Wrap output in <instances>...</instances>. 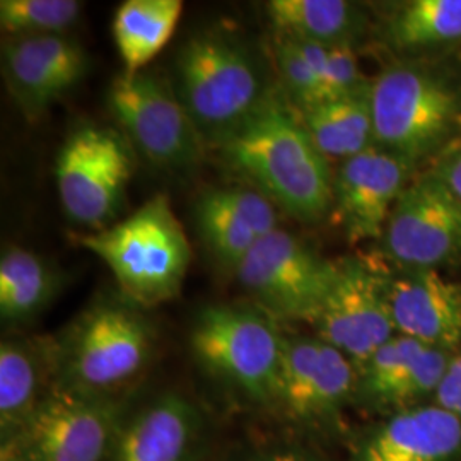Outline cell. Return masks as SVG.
<instances>
[{"instance_id": "6da1fadb", "label": "cell", "mask_w": 461, "mask_h": 461, "mask_svg": "<svg viewBox=\"0 0 461 461\" xmlns=\"http://www.w3.org/2000/svg\"><path fill=\"white\" fill-rule=\"evenodd\" d=\"M219 149L234 171L297 221L318 222L331 212L329 159L276 95Z\"/></svg>"}, {"instance_id": "7a4b0ae2", "label": "cell", "mask_w": 461, "mask_h": 461, "mask_svg": "<svg viewBox=\"0 0 461 461\" xmlns=\"http://www.w3.org/2000/svg\"><path fill=\"white\" fill-rule=\"evenodd\" d=\"M175 91L205 144L221 146L276 95L264 60L226 30L188 38L176 57Z\"/></svg>"}, {"instance_id": "3957f363", "label": "cell", "mask_w": 461, "mask_h": 461, "mask_svg": "<svg viewBox=\"0 0 461 461\" xmlns=\"http://www.w3.org/2000/svg\"><path fill=\"white\" fill-rule=\"evenodd\" d=\"M156 340L146 310L120 294L101 297L55 337L57 384L84 395L127 396Z\"/></svg>"}, {"instance_id": "277c9868", "label": "cell", "mask_w": 461, "mask_h": 461, "mask_svg": "<svg viewBox=\"0 0 461 461\" xmlns=\"http://www.w3.org/2000/svg\"><path fill=\"white\" fill-rule=\"evenodd\" d=\"M81 243L110 268L120 296L142 310L178 297L192 262L186 232L163 194Z\"/></svg>"}, {"instance_id": "5b68a950", "label": "cell", "mask_w": 461, "mask_h": 461, "mask_svg": "<svg viewBox=\"0 0 461 461\" xmlns=\"http://www.w3.org/2000/svg\"><path fill=\"white\" fill-rule=\"evenodd\" d=\"M277 323L257 306H205L190 330L195 363L249 402L276 409L285 348Z\"/></svg>"}, {"instance_id": "8992f818", "label": "cell", "mask_w": 461, "mask_h": 461, "mask_svg": "<svg viewBox=\"0 0 461 461\" xmlns=\"http://www.w3.org/2000/svg\"><path fill=\"white\" fill-rule=\"evenodd\" d=\"M375 146L411 165L439 156L456 140L461 99L455 87L428 68L396 64L371 81Z\"/></svg>"}, {"instance_id": "52a82bcc", "label": "cell", "mask_w": 461, "mask_h": 461, "mask_svg": "<svg viewBox=\"0 0 461 461\" xmlns=\"http://www.w3.org/2000/svg\"><path fill=\"white\" fill-rule=\"evenodd\" d=\"M135 149L120 129L86 123L59 150L55 178L67 217L101 230L122 211L132 178Z\"/></svg>"}, {"instance_id": "ba28073f", "label": "cell", "mask_w": 461, "mask_h": 461, "mask_svg": "<svg viewBox=\"0 0 461 461\" xmlns=\"http://www.w3.org/2000/svg\"><path fill=\"white\" fill-rule=\"evenodd\" d=\"M108 106L135 152L167 173H186L203 158L205 140L175 87L150 70L116 76Z\"/></svg>"}, {"instance_id": "9c48e42d", "label": "cell", "mask_w": 461, "mask_h": 461, "mask_svg": "<svg viewBox=\"0 0 461 461\" xmlns=\"http://www.w3.org/2000/svg\"><path fill=\"white\" fill-rule=\"evenodd\" d=\"M339 268V262L320 257L296 236L276 230L258 240L234 274L255 306L276 321L313 325Z\"/></svg>"}, {"instance_id": "30bf717a", "label": "cell", "mask_w": 461, "mask_h": 461, "mask_svg": "<svg viewBox=\"0 0 461 461\" xmlns=\"http://www.w3.org/2000/svg\"><path fill=\"white\" fill-rule=\"evenodd\" d=\"M127 407L129 395H84L57 384L13 443L24 461H108Z\"/></svg>"}, {"instance_id": "8fae6325", "label": "cell", "mask_w": 461, "mask_h": 461, "mask_svg": "<svg viewBox=\"0 0 461 461\" xmlns=\"http://www.w3.org/2000/svg\"><path fill=\"white\" fill-rule=\"evenodd\" d=\"M357 367L318 337H285L277 407L306 429L333 426L354 403Z\"/></svg>"}, {"instance_id": "7c38bea8", "label": "cell", "mask_w": 461, "mask_h": 461, "mask_svg": "<svg viewBox=\"0 0 461 461\" xmlns=\"http://www.w3.org/2000/svg\"><path fill=\"white\" fill-rule=\"evenodd\" d=\"M381 241L400 268H436L460 257V200L429 173L412 180L396 200Z\"/></svg>"}, {"instance_id": "4fadbf2b", "label": "cell", "mask_w": 461, "mask_h": 461, "mask_svg": "<svg viewBox=\"0 0 461 461\" xmlns=\"http://www.w3.org/2000/svg\"><path fill=\"white\" fill-rule=\"evenodd\" d=\"M339 277L314 320L316 337L335 347L359 369L396 337L383 274L361 260L339 262Z\"/></svg>"}, {"instance_id": "5bb4252c", "label": "cell", "mask_w": 461, "mask_h": 461, "mask_svg": "<svg viewBox=\"0 0 461 461\" xmlns=\"http://www.w3.org/2000/svg\"><path fill=\"white\" fill-rule=\"evenodd\" d=\"M86 72V51L66 34L9 36L2 43V76L28 122L47 115L83 81Z\"/></svg>"}, {"instance_id": "9a60e30c", "label": "cell", "mask_w": 461, "mask_h": 461, "mask_svg": "<svg viewBox=\"0 0 461 461\" xmlns=\"http://www.w3.org/2000/svg\"><path fill=\"white\" fill-rule=\"evenodd\" d=\"M415 166L373 146L342 161L333 176L331 212L350 241L381 240Z\"/></svg>"}, {"instance_id": "2e32d148", "label": "cell", "mask_w": 461, "mask_h": 461, "mask_svg": "<svg viewBox=\"0 0 461 461\" xmlns=\"http://www.w3.org/2000/svg\"><path fill=\"white\" fill-rule=\"evenodd\" d=\"M203 446L205 419L197 403L167 392L127 413L108 461H200Z\"/></svg>"}, {"instance_id": "e0dca14e", "label": "cell", "mask_w": 461, "mask_h": 461, "mask_svg": "<svg viewBox=\"0 0 461 461\" xmlns=\"http://www.w3.org/2000/svg\"><path fill=\"white\" fill-rule=\"evenodd\" d=\"M396 335L455 352L461 346V285L436 268L383 274Z\"/></svg>"}, {"instance_id": "ac0fdd59", "label": "cell", "mask_w": 461, "mask_h": 461, "mask_svg": "<svg viewBox=\"0 0 461 461\" xmlns=\"http://www.w3.org/2000/svg\"><path fill=\"white\" fill-rule=\"evenodd\" d=\"M57 386L55 337H4L0 344V445L16 441Z\"/></svg>"}, {"instance_id": "d6986e66", "label": "cell", "mask_w": 461, "mask_h": 461, "mask_svg": "<svg viewBox=\"0 0 461 461\" xmlns=\"http://www.w3.org/2000/svg\"><path fill=\"white\" fill-rule=\"evenodd\" d=\"M348 461H461V422L436 403L392 413L364 432Z\"/></svg>"}, {"instance_id": "ffe728a7", "label": "cell", "mask_w": 461, "mask_h": 461, "mask_svg": "<svg viewBox=\"0 0 461 461\" xmlns=\"http://www.w3.org/2000/svg\"><path fill=\"white\" fill-rule=\"evenodd\" d=\"M276 33L325 47H354L367 17L347 0H272L265 7Z\"/></svg>"}, {"instance_id": "44dd1931", "label": "cell", "mask_w": 461, "mask_h": 461, "mask_svg": "<svg viewBox=\"0 0 461 461\" xmlns=\"http://www.w3.org/2000/svg\"><path fill=\"white\" fill-rule=\"evenodd\" d=\"M62 274L32 249L7 247L0 257V318L26 325L57 297Z\"/></svg>"}, {"instance_id": "7402d4cb", "label": "cell", "mask_w": 461, "mask_h": 461, "mask_svg": "<svg viewBox=\"0 0 461 461\" xmlns=\"http://www.w3.org/2000/svg\"><path fill=\"white\" fill-rule=\"evenodd\" d=\"M369 93L371 86L350 96L296 110L303 127L327 159L346 161L375 146Z\"/></svg>"}, {"instance_id": "603a6c76", "label": "cell", "mask_w": 461, "mask_h": 461, "mask_svg": "<svg viewBox=\"0 0 461 461\" xmlns=\"http://www.w3.org/2000/svg\"><path fill=\"white\" fill-rule=\"evenodd\" d=\"M182 0H127L113 19V38L127 74L146 70L182 17Z\"/></svg>"}, {"instance_id": "cb8c5ba5", "label": "cell", "mask_w": 461, "mask_h": 461, "mask_svg": "<svg viewBox=\"0 0 461 461\" xmlns=\"http://www.w3.org/2000/svg\"><path fill=\"white\" fill-rule=\"evenodd\" d=\"M388 41L402 51L461 41V0H411L386 21Z\"/></svg>"}, {"instance_id": "d4e9b609", "label": "cell", "mask_w": 461, "mask_h": 461, "mask_svg": "<svg viewBox=\"0 0 461 461\" xmlns=\"http://www.w3.org/2000/svg\"><path fill=\"white\" fill-rule=\"evenodd\" d=\"M198 234L222 267L236 272L260 236L238 214L222 188L200 195L194 209Z\"/></svg>"}, {"instance_id": "484cf974", "label": "cell", "mask_w": 461, "mask_h": 461, "mask_svg": "<svg viewBox=\"0 0 461 461\" xmlns=\"http://www.w3.org/2000/svg\"><path fill=\"white\" fill-rule=\"evenodd\" d=\"M424 344L396 335L378 348L357 369V388L354 403L371 412L390 413L396 390L403 383L413 361L422 352Z\"/></svg>"}, {"instance_id": "4316f807", "label": "cell", "mask_w": 461, "mask_h": 461, "mask_svg": "<svg viewBox=\"0 0 461 461\" xmlns=\"http://www.w3.org/2000/svg\"><path fill=\"white\" fill-rule=\"evenodd\" d=\"M81 13L77 0H2L0 26L7 36L64 34Z\"/></svg>"}, {"instance_id": "83f0119b", "label": "cell", "mask_w": 461, "mask_h": 461, "mask_svg": "<svg viewBox=\"0 0 461 461\" xmlns=\"http://www.w3.org/2000/svg\"><path fill=\"white\" fill-rule=\"evenodd\" d=\"M272 59L282 87L296 110L312 108L329 101L325 84L321 83L303 51L297 49L293 38L277 34L272 43Z\"/></svg>"}, {"instance_id": "f1b7e54d", "label": "cell", "mask_w": 461, "mask_h": 461, "mask_svg": "<svg viewBox=\"0 0 461 461\" xmlns=\"http://www.w3.org/2000/svg\"><path fill=\"white\" fill-rule=\"evenodd\" d=\"M453 354L455 352L446 348L424 347L419 357L413 361L403 383L396 390L388 415L422 407L429 398H434L445 378Z\"/></svg>"}, {"instance_id": "f546056e", "label": "cell", "mask_w": 461, "mask_h": 461, "mask_svg": "<svg viewBox=\"0 0 461 461\" xmlns=\"http://www.w3.org/2000/svg\"><path fill=\"white\" fill-rule=\"evenodd\" d=\"M429 175L434 176L438 182L443 183L446 188L461 202V139L451 142L438 156Z\"/></svg>"}, {"instance_id": "4dcf8cb0", "label": "cell", "mask_w": 461, "mask_h": 461, "mask_svg": "<svg viewBox=\"0 0 461 461\" xmlns=\"http://www.w3.org/2000/svg\"><path fill=\"white\" fill-rule=\"evenodd\" d=\"M434 403L461 422V352L453 354L445 378L434 396Z\"/></svg>"}, {"instance_id": "1f68e13d", "label": "cell", "mask_w": 461, "mask_h": 461, "mask_svg": "<svg viewBox=\"0 0 461 461\" xmlns=\"http://www.w3.org/2000/svg\"><path fill=\"white\" fill-rule=\"evenodd\" d=\"M258 461H321L318 458H313L306 453H301V451H277V453H270L264 458H260Z\"/></svg>"}, {"instance_id": "d6a6232c", "label": "cell", "mask_w": 461, "mask_h": 461, "mask_svg": "<svg viewBox=\"0 0 461 461\" xmlns=\"http://www.w3.org/2000/svg\"><path fill=\"white\" fill-rule=\"evenodd\" d=\"M0 461H24L14 443L0 445Z\"/></svg>"}]
</instances>
